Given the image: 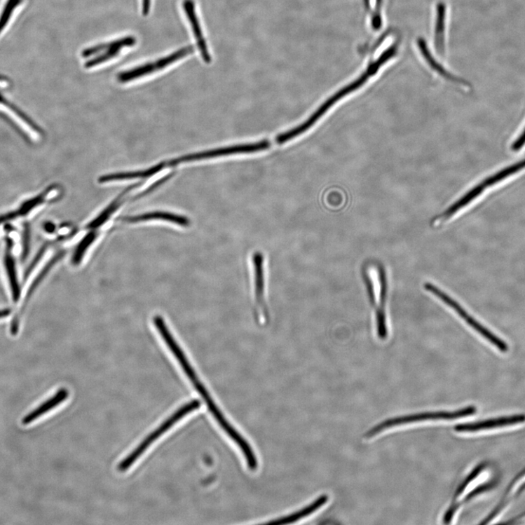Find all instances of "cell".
<instances>
[{"mask_svg":"<svg viewBox=\"0 0 525 525\" xmlns=\"http://www.w3.org/2000/svg\"><path fill=\"white\" fill-rule=\"evenodd\" d=\"M155 327L158 331L163 340L165 341L168 347L170 348L172 353L174 355L178 363L183 369L186 376L190 379V381L193 385L196 391L201 395L203 400L205 402L209 411L212 413V416H218L221 414V410L219 407L217 406L213 401L211 395L209 394L208 390L206 389L205 386L201 383L199 378L197 376L196 373L189 363V361L184 354L182 349L178 345L170 331L168 328L165 320L160 316L154 318Z\"/></svg>","mask_w":525,"mask_h":525,"instance_id":"obj_1","label":"cell"},{"mask_svg":"<svg viewBox=\"0 0 525 525\" xmlns=\"http://www.w3.org/2000/svg\"><path fill=\"white\" fill-rule=\"evenodd\" d=\"M476 411L477 409L475 407H469L463 409L454 411H442L425 412L414 415L400 416V418L390 419L377 425L376 427L371 429L369 432H367V437L372 438L387 430L395 427H400L401 425H405L407 424L423 423L425 421H454L456 419L463 418H466V416L475 414Z\"/></svg>","mask_w":525,"mask_h":525,"instance_id":"obj_2","label":"cell"},{"mask_svg":"<svg viewBox=\"0 0 525 525\" xmlns=\"http://www.w3.org/2000/svg\"><path fill=\"white\" fill-rule=\"evenodd\" d=\"M202 406L201 402L199 400H192L188 404H186L182 407H180L168 419L163 423L157 429H156L153 433L144 439L142 443L126 457L123 461L121 462L118 465L120 472H125L128 470L142 456L144 451L153 444L160 437L163 435L166 431L170 429L175 423L179 420L182 419L189 413L197 410Z\"/></svg>","mask_w":525,"mask_h":525,"instance_id":"obj_3","label":"cell"},{"mask_svg":"<svg viewBox=\"0 0 525 525\" xmlns=\"http://www.w3.org/2000/svg\"><path fill=\"white\" fill-rule=\"evenodd\" d=\"M425 287L428 292L451 307L470 327L489 342L493 343V346L497 348L501 353H505L509 351V346H507V343L503 340L496 336L491 331H489L476 319L470 316L456 301L443 292L442 289L431 283L425 284Z\"/></svg>","mask_w":525,"mask_h":525,"instance_id":"obj_4","label":"cell"},{"mask_svg":"<svg viewBox=\"0 0 525 525\" xmlns=\"http://www.w3.org/2000/svg\"><path fill=\"white\" fill-rule=\"evenodd\" d=\"M271 146V142L268 140H262L254 143L237 144V146L215 149L180 156L170 161L169 165L170 166H177L181 164H185V163L212 159L221 156L254 154L267 150L270 149Z\"/></svg>","mask_w":525,"mask_h":525,"instance_id":"obj_5","label":"cell"},{"mask_svg":"<svg viewBox=\"0 0 525 525\" xmlns=\"http://www.w3.org/2000/svg\"><path fill=\"white\" fill-rule=\"evenodd\" d=\"M524 422L525 415L520 414L504 416V418H499L479 423L461 424L457 425L455 428V430L458 432H477L516 425L522 424Z\"/></svg>","mask_w":525,"mask_h":525,"instance_id":"obj_6","label":"cell"},{"mask_svg":"<svg viewBox=\"0 0 525 525\" xmlns=\"http://www.w3.org/2000/svg\"><path fill=\"white\" fill-rule=\"evenodd\" d=\"M184 8L188 15L189 20L192 27L195 38L197 41V45L199 50H200L202 57L206 63L211 62V57L207 49V46L205 42V39L203 37V34L200 25H199L197 15L195 11V5L193 0H184Z\"/></svg>","mask_w":525,"mask_h":525,"instance_id":"obj_7","label":"cell"},{"mask_svg":"<svg viewBox=\"0 0 525 525\" xmlns=\"http://www.w3.org/2000/svg\"><path fill=\"white\" fill-rule=\"evenodd\" d=\"M156 220L170 222L181 226H189L190 225V221L189 219L186 218V217L165 212H149L124 219L125 222L130 224Z\"/></svg>","mask_w":525,"mask_h":525,"instance_id":"obj_8","label":"cell"},{"mask_svg":"<svg viewBox=\"0 0 525 525\" xmlns=\"http://www.w3.org/2000/svg\"><path fill=\"white\" fill-rule=\"evenodd\" d=\"M490 476L486 468H478L475 472L470 475L463 484L457 493V499L463 500L476 493L477 489L486 482Z\"/></svg>","mask_w":525,"mask_h":525,"instance_id":"obj_9","label":"cell"},{"mask_svg":"<svg viewBox=\"0 0 525 525\" xmlns=\"http://www.w3.org/2000/svg\"><path fill=\"white\" fill-rule=\"evenodd\" d=\"M68 395L69 393L67 389L62 388L58 390V392L49 398L48 401L45 402L37 409H35L34 411L28 414L23 419L22 423L24 425H29L33 423L46 413L61 404L67 400Z\"/></svg>","mask_w":525,"mask_h":525,"instance_id":"obj_10","label":"cell"},{"mask_svg":"<svg viewBox=\"0 0 525 525\" xmlns=\"http://www.w3.org/2000/svg\"><path fill=\"white\" fill-rule=\"evenodd\" d=\"M329 497L327 496H322L319 497L316 500L313 501L310 505L305 507L304 509L299 510L294 513L293 514L282 517L277 520L271 521L268 523L269 524H292L302 518L306 517L311 515L314 512L319 510L322 506L328 502Z\"/></svg>","mask_w":525,"mask_h":525,"instance_id":"obj_11","label":"cell"},{"mask_svg":"<svg viewBox=\"0 0 525 525\" xmlns=\"http://www.w3.org/2000/svg\"><path fill=\"white\" fill-rule=\"evenodd\" d=\"M164 167H165L164 165H157L152 168H150L146 170H143V171L121 172V173L108 175L101 177L99 179V182L100 184H107V183H111V182H117V181L128 180V179H139V178H146V177L152 176L159 172L162 170V168Z\"/></svg>","mask_w":525,"mask_h":525,"instance_id":"obj_12","label":"cell"},{"mask_svg":"<svg viewBox=\"0 0 525 525\" xmlns=\"http://www.w3.org/2000/svg\"><path fill=\"white\" fill-rule=\"evenodd\" d=\"M253 265H254L255 270L257 300L262 313L266 316V310L264 301V257L260 252H257L253 256Z\"/></svg>","mask_w":525,"mask_h":525,"instance_id":"obj_13","label":"cell"},{"mask_svg":"<svg viewBox=\"0 0 525 525\" xmlns=\"http://www.w3.org/2000/svg\"><path fill=\"white\" fill-rule=\"evenodd\" d=\"M5 266L11 285L13 300L18 302L21 297V287L19 280H18L15 264L10 249L6 253Z\"/></svg>","mask_w":525,"mask_h":525,"instance_id":"obj_14","label":"cell"},{"mask_svg":"<svg viewBox=\"0 0 525 525\" xmlns=\"http://www.w3.org/2000/svg\"><path fill=\"white\" fill-rule=\"evenodd\" d=\"M525 168V159L520 161L516 164L512 165L508 168H505L504 170L498 172V173L495 174L494 175L486 178L485 180L483 181L482 184L484 186L485 188L488 186H491L495 184H497L500 182H501L502 180L505 179L507 177H510L512 175H514L522 170Z\"/></svg>","mask_w":525,"mask_h":525,"instance_id":"obj_15","label":"cell"},{"mask_svg":"<svg viewBox=\"0 0 525 525\" xmlns=\"http://www.w3.org/2000/svg\"><path fill=\"white\" fill-rule=\"evenodd\" d=\"M156 70L155 63L146 64L131 70L121 72L118 76V80L120 83H128L144 76L151 74Z\"/></svg>","mask_w":525,"mask_h":525,"instance_id":"obj_16","label":"cell"},{"mask_svg":"<svg viewBox=\"0 0 525 525\" xmlns=\"http://www.w3.org/2000/svg\"><path fill=\"white\" fill-rule=\"evenodd\" d=\"M64 252H60L57 253L55 256H54L48 263L47 264L43 267V268L41 270L40 274L37 276V278H35L34 282L32 283L28 293L26 296V302L29 300V299L31 297V296L34 292L35 289H37V287L39 286V285L41 283V282L43 280V279L47 276L49 271L51 270V268L56 265V264L62 259L64 257Z\"/></svg>","mask_w":525,"mask_h":525,"instance_id":"obj_17","label":"cell"},{"mask_svg":"<svg viewBox=\"0 0 525 525\" xmlns=\"http://www.w3.org/2000/svg\"><path fill=\"white\" fill-rule=\"evenodd\" d=\"M194 51L193 46H187L182 49H179L176 52H174L171 54V55L168 56L165 58H162L157 61L155 64L156 67V69L158 70H160L163 68H165L168 66L170 65L171 64L174 63L175 62L178 61L180 59H182L188 55L189 54L192 53Z\"/></svg>","mask_w":525,"mask_h":525,"instance_id":"obj_18","label":"cell"},{"mask_svg":"<svg viewBox=\"0 0 525 525\" xmlns=\"http://www.w3.org/2000/svg\"><path fill=\"white\" fill-rule=\"evenodd\" d=\"M97 233L95 232H90L86 235L83 240L78 245L76 252L72 258V263L74 265H79L81 262L86 250L92 245L97 238Z\"/></svg>","mask_w":525,"mask_h":525,"instance_id":"obj_19","label":"cell"},{"mask_svg":"<svg viewBox=\"0 0 525 525\" xmlns=\"http://www.w3.org/2000/svg\"><path fill=\"white\" fill-rule=\"evenodd\" d=\"M22 3V0H8L1 15H0V33H1L11 20L15 9Z\"/></svg>","mask_w":525,"mask_h":525,"instance_id":"obj_20","label":"cell"},{"mask_svg":"<svg viewBox=\"0 0 525 525\" xmlns=\"http://www.w3.org/2000/svg\"><path fill=\"white\" fill-rule=\"evenodd\" d=\"M120 50L121 49L119 48L107 49L103 53L100 54V55L86 62L85 67L92 68L103 62H107L108 60H112L118 55Z\"/></svg>","mask_w":525,"mask_h":525,"instance_id":"obj_21","label":"cell"},{"mask_svg":"<svg viewBox=\"0 0 525 525\" xmlns=\"http://www.w3.org/2000/svg\"><path fill=\"white\" fill-rule=\"evenodd\" d=\"M118 202L116 201L104 212H102L97 218L88 225L89 229H97L101 226L104 223L110 218V216L118 208Z\"/></svg>","mask_w":525,"mask_h":525,"instance_id":"obj_22","label":"cell"},{"mask_svg":"<svg viewBox=\"0 0 525 525\" xmlns=\"http://www.w3.org/2000/svg\"><path fill=\"white\" fill-rule=\"evenodd\" d=\"M137 43V40L135 37H132V36H130V37H125L123 39H121L116 41H114L111 43H106L107 49L109 48H119L121 49L124 47H130L135 45Z\"/></svg>","mask_w":525,"mask_h":525,"instance_id":"obj_23","label":"cell"},{"mask_svg":"<svg viewBox=\"0 0 525 525\" xmlns=\"http://www.w3.org/2000/svg\"><path fill=\"white\" fill-rule=\"evenodd\" d=\"M525 486V472L522 473L512 484L508 496L510 498L513 497L518 493L522 488Z\"/></svg>","mask_w":525,"mask_h":525,"instance_id":"obj_24","label":"cell"},{"mask_svg":"<svg viewBox=\"0 0 525 525\" xmlns=\"http://www.w3.org/2000/svg\"><path fill=\"white\" fill-rule=\"evenodd\" d=\"M106 50H107L106 43L100 44L83 50L81 53V56L83 58H88L95 55V54L105 51Z\"/></svg>","mask_w":525,"mask_h":525,"instance_id":"obj_25","label":"cell"},{"mask_svg":"<svg viewBox=\"0 0 525 525\" xmlns=\"http://www.w3.org/2000/svg\"><path fill=\"white\" fill-rule=\"evenodd\" d=\"M46 247H43L40 252L38 253L37 257H35L32 263L31 264L30 266L28 268V269L26 271L25 279L27 280L32 271H33L34 268L36 265H37L40 260L42 259V257L44 255L45 251H46Z\"/></svg>","mask_w":525,"mask_h":525,"instance_id":"obj_26","label":"cell"},{"mask_svg":"<svg viewBox=\"0 0 525 525\" xmlns=\"http://www.w3.org/2000/svg\"><path fill=\"white\" fill-rule=\"evenodd\" d=\"M525 144V129L521 135L517 139V140L512 144V150L513 151H519L522 149Z\"/></svg>","mask_w":525,"mask_h":525,"instance_id":"obj_27","label":"cell"},{"mask_svg":"<svg viewBox=\"0 0 525 525\" xmlns=\"http://www.w3.org/2000/svg\"><path fill=\"white\" fill-rule=\"evenodd\" d=\"M29 235L28 232H26L25 233V240H24V244H23V253H22V258L23 259H26L28 253H29Z\"/></svg>","mask_w":525,"mask_h":525,"instance_id":"obj_28","label":"cell"},{"mask_svg":"<svg viewBox=\"0 0 525 525\" xmlns=\"http://www.w3.org/2000/svg\"><path fill=\"white\" fill-rule=\"evenodd\" d=\"M151 8V0H142V13L144 15L149 13Z\"/></svg>","mask_w":525,"mask_h":525,"instance_id":"obj_29","label":"cell"},{"mask_svg":"<svg viewBox=\"0 0 525 525\" xmlns=\"http://www.w3.org/2000/svg\"><path fill=\"white\" fill-rule=\"evenodd\" d=\"M11 313L10 309L0 311V318L8 317Z\"/></svg>","mask_w":525,"mask_h":525,"instance_id":"obj_30","label":"cell"},{"mask_svg":"<svg viewBox=\"0 0 525 525\" xmlns=\"http://www.w3.org/2000/svg\"><path fill=\"white\" fill-rule=\"evenodd\" d=\"M46 230L49 232L52 233L55 230V227L52 224H47L45 226Z\"/></svg>","mask_w":525,"mask_h":525,"instance_id":"obj_31","label":"cell"},{"mask_svg":"<svg viewBox=\"0 0 525 525\" xmlns=\"http://www.w3.org/2000/svg\"><path fill=\"white\" fill-rule=\"evenodd\" d=\"M520 522L525 523V515L520 519Z\"/></svg>","mask_w":525,"mask_h":525,"instance_id":"obj_32","label":"cell"}]
</instances>
